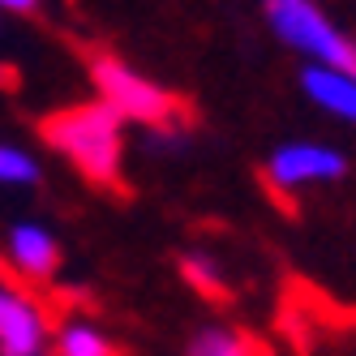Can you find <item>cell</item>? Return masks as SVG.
Returning <instances> with one entry per match:
<instances>
[{
  "instance_id": "6da1fadb",
  "label": "cell",
  "mask_w": 356,
  "mask_h": 356,
  "mask_svg": "<svg viewBox=\"0 0 356 356\" xmlns=\"http://www.w3.org/2000/svg\"><path fill=\"white\" fill-rule=\"evenodd\" d=\"M39 138L60 163H69L82 181L99 189H116L124 181L129 155V124L108 112L99 99H78L39 120Z\"/></svg>"
},
{
  "instance_id": "7a4b0ae2",
  "label": "cell",
  "mask_w": 356,
  "mask_h": 356,
  "mask_svg": "<svg viewBox=\"0 0 356 356\" xmlns=\"http://www.w3.org/2000/svg\"><path fill=\"white\" fill-rule=\"evenodd\" d=\"M262 22L279 47L300 56V65L356 73V35L322 0H262Z\"/></svg>"
},
{
  "instance_id": "3957f363",
  "label": "cell",
  "mask_w": 356,
  "mask_h": 356,
  "mask_svg": "<svg viewBox=\"0 0 356 356\" xmlns=\"http://www.w3.org/2000/svg\"><path fill=\"white\" fill-rule=\"evenodd\" d=\"M90 73V99H99L108 112H116L124 124H142V129H172L181 124V99L163 82L129 65L116 52H95L86 60Z\"/></svg>"
},
{
  "instance_id": "277c9868",
  "label": "cell",
  "mask_w": 356,
  "mask_h": 356,
  "mask_svg": "<svg viewBox=\"0 0 356 356\" xmlns=\"http://www.w3.org/2000/svg\"><path fill=\"white\" fill-rule=\"evenodd\" d=\"M352 172L348 150L326 142V138H288L270 146V155L262 163V181L275 197H300L309 189L339 185Z\"/></svg>"
},
{
  "instance_id": "5b68a950",
  "label": "cell",
  "mask_w": 356,
  "mask_h": 356,
  "mask_svg": "<svg viewBox=\"0 0 356 356\" xmlns=\"http://www.w3.org/2000/svg\"><path fill=\"white\" fill-rule=\"evenodd\" d=\"M0 266L31 288L56 284V275L65 266V245L56 236V227L35 215L9 219L5 232H0Z\"/></svg>"
},
{
  "instance_id": "8992f818",
  "label": "cell",
  "mask_w": 356,
  "mask_h": 356,
  "mask_svg": "<svg viewBox=\"0 0 356 356\" xmlns=\"http://www.w3.org/2000/svg\"><path fill=\"white\" fill-rule=\"evenodd\" d=\"M52 314L39 288L13 279L0 266V356H47L52 343Z\"/></svg>"
},
{
  "instance_id": "52a82bcc",
  "label": "cell",
  "mask_w": 356,
  "mask_h": 356,
  "mask_svg": "<svg viewBox=\"0 0 356 356\" xmlns=\"http://www.w3.org/2000/svg\"><path fill=\"white\" fill-rule=\"evenodd\" d=\"M296 86L322 116L356 129V73L326 69V65H300Z\"/></svg>"
},
{
  "instance_id": "ba28073f",
  "label": "cell",
  "mask_w": 356,
  "mask_h": 356,
  "mask_svg": "<svg viewBox=\"0 0 356 356\" xmlns=\"http://www.w3.org/2000/svg\"><path fill=\"white\" fill-rule=\"evenodd\" d=\"M47 356H120L116 339L104 326L86 314H65L60 322H52V343Z\"/></svg>"
},
{
  "instance_id": "9c48e42d",
  "label": "cell",
  "mask_w": 356,
  "mask_h": 356,
  "mask_svg": "<svg viewBox=\"0 0 356 356\" xmlns=\"http://www.w3.org/2000/svg\"><path fill=\"white\" fill-rule=\"evenodd\" d=\"M185 356H266V352L249 330L227 326V322H207L189 335Z\"/></svg>"
},
{
  "instance_id": "30bf717a",
  "label": "cell",
  "mask_w": 356,
  "mask_h": 356,
  "mask_svg": "<svg viewBox=\"0 0 356 356\" xmlns=\"http://www.w3.org/2000/svg\"><path fill=\"white\" fill-rule=\"evenodd\" d=\"M39 185H43V159L31 146L0 138V189H39Z\"/></svg>"
},
{
  "instance_id": "8fae6325",
  "label": "cell",
  "mask_w": 356,
  "mask_h": 356,
  "mask_svg": "<svg viewBox=\"0 0 356 356\" xmlns=\"http://www.w3.org/2000/svg\"><path fill=\"white\" fill-rule=\"evenodd\" d=\"M176 266H181V279H185L193 292H202V296H223V262L215 258L211 249H185Z\"/></svg>"
},
{
  "instance_id": "7c38bea8",
  "label": "cell",
  "mask_w": 356,
  "mask_h": 356,
  "mask_svg": "<svg viewBox=\"0 0 356 356\" xmlns=\"http://www.w3.org/2000/svg\"><path fill=\"white\" fill-rule=\"evenodd\" d=\"M43 0H0V17H35Z\"/></svg>"
}]
</instances>
